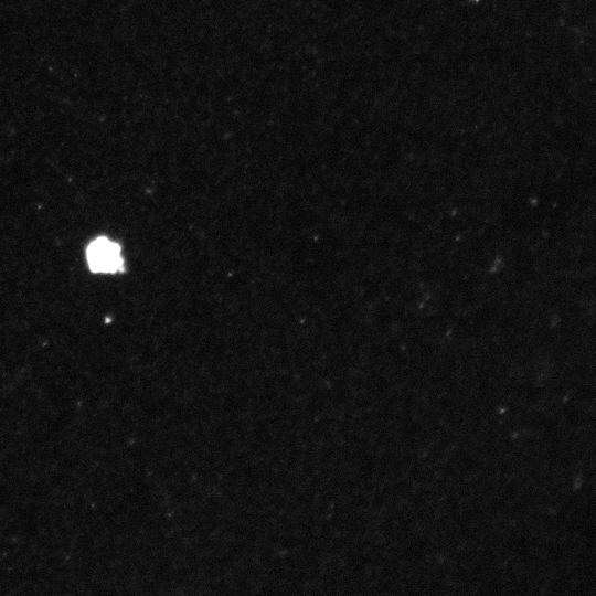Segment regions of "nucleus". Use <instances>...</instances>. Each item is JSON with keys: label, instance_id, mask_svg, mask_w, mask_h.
<instances>
[{"label": "nucleus", "instance_id": "f257e3e1", "mask_svg": "<svg viewBox=\"0 0 596 596\" xmlns=\"http://www.w3.org/2000/svg\"><path fill=\"white\" fill-rule=\"evenodd\" d=\"M87 260L93 272L114 273L123 269L119 245L106 237H98L91 243Z\"/></svg>", "mask_w": 596, "mask_h": 596}]
</instances>
